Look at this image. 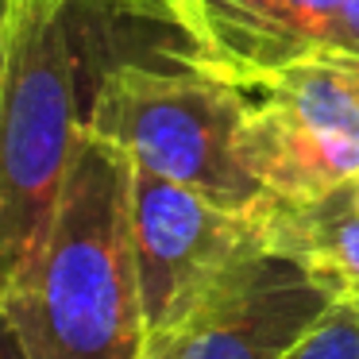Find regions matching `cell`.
Instances as JSON below:
<instances>
[{
  "instance_id": "6da1fadb",
  "label": "cell",
  "mask_w": 359,
  "mask_h": 359,
  "mask_svg": "<svg viewBox=\"0 0 359 359\" xmlns=\"http://www.w3.org/2000/svg\"><path fill=\"white\" fill-rule=\"evenodd\" d=\"M0 313L27 359L147 355L132 251V163L86 124L47 228L0 278Z\"/></svg>"
},
{
  "instance_id": "7a4b0ae2",
  "label": "cell",
  "mask_w": 359,
  "mask_h": 359,
  "mask_svg": "<svg viewBox=\"0 0 359 359\" xmlns=\"http://www.w3.org/2000/svg\"><path fill=\"white\" fill-rule=\"evenodd\" d=\"M78 0H12L0 58V278L20 266L47 228L78 147Z\"/></svg>"
},
{
  "instance_id": "3957f363",
  "label": "cell",
  "mask_w": 359,
  "mask_h": 359,
  "mask_svg": "<svg viewBox=\"0 0 359 359\" xmlns=\"http://www.w3.org/2000/svg\"><path fill=\"white\" fill-rule=\"evenodd\" d=\"M248 89L220 81L189 62L155 70L116 62L101 74L86 109V132L116 147L135 170L186 186L228 209H263V194L236 155Z\"/></svg>"
},
{
  "instance_id": "277c9868",
  "label": "cell",
  "mask_w": 359,
  "mask_h": 359,
  "mask_svg": "<svg viewBox=\"0 0 359 359\" xmlns=\"http://www.w3.org/2000/svg\"><path fill=\"white\" fill-rule=\"evenodd\" d=\"M248 93L236 155L282 205H309L359 182V55L313 50Z\"/></svg>"
},
{
  "instance_id": "5b68a950",
  "label": "cell",
  "mask_w": 359,
  "mask_h": 359,
  "mask_svg": "<svg viewBox=\"0 0 359 359\" xmlns=\"http://www.w3.org/2000/svg\"><path fill=\"white\" fill-rule=\"evenodd\" d=\"M271 205L228 209L132 166V251L147 340L178 328L248 259L271 251Z\"/></svg>"
},
{
  "instance_id": "8992f818",
  "label": "cell",
  "mask_w": 359,
  "mask_h": 359,
  "mask_svg": "<svg viewBox=\"0 0 359 359\" xmlns=\"http://www.w3.org/2000/svg\"><path fill=\"white\" fill-rule=\"evenodd\" d=\"M332 297L286 255L248 259L178 328L147 340L143 359H282Z\"/></svg>"
},
{
  "instance_id": "52a82bcc",
  "label": "cell",
  "mask_w": 359,
  "mask_h": 359,
  "mask_svg": "<svg viewBox=\"0 0 359 359\" xmlns=\"http://www.w3.org/2000/svg\"><path fill=\"white\" fill-rule=\"evenodd\" d=\"M344 0H163V24L189 43V62L240 89L325 50Z\"/></svg>"
},
{
  "instance_id": "ba28073f",
  "label": "cell",
  "mask_w": 359,
  "mask_h": 359,
  "mask_svg": "<svg viewBox=\"0 0 359 359\" xmlns=\"http://www.w3.org/2000/svg\"><path fill=\"white\" fill-rule=\"evenodd\" d=\"M271 251L286 255L332 302H359V194L344 186L309 205H271Z\"/></svg>"
},
{
  "instance_id": "9c48e42d",
  "label": "cell",
  "mask_w": 359,
  "mask_h": 359,
  "mask_svg": "<svg viewBox=\"0 0 359 359\" xmlns=\"http://www.w3.org/2000/svg\"><path fill=\"white\" fill-rule=\"evenodd\" d=\"M282 359H359V302H332Z\"/></svg>"
},
{
  "instance_id": "30bf717a",
  "label": "cell",
  "mask_w": 359,
  "mask_h": 359,
  "mask_svg": "<svg viewBox=\"0 0 359 359\" xmlns=\"http://www.w3.org/2000/svg\"><path fill=\"white\" fill-rule=\"evenodd\" d=\"M332 50H348V55H359V0H344L340 12L332 16V27H328V43Z\"/></svg>"
},
{
  "instance_id": "8fae6325",
  "label": "cell",
  "mask_w": 359,
  "mask_h": 359,
  "mask_svg": "<svg viewBox=\"0 0 359 359\" xmlns=\"http://www.w3.org/2000/svg\"><path fill=\"white\" fill-rule=\"evenodd\" d=\"M0 359H27L24 344H20V336L12 332V325H8L4 313H0Z\"/></svg>"
},
{
  "instance_id": "7c38bea8",
  "label": "cell",
  "mask_w": 359,
  "mask_h": 359,
  "mask_svg": "<svg viewBox=\"0 0 359 359\" xmlns=\"http://www.w3.org/2000/svg\"><path fill=\"white\" fill-rule=\"evenodd\" d=\"M112 8L120 12H135V16H147V20H163V0H109Z\"/></svg>"
},
{
  "instance_id": "4fadbf2b",
  "label": "cell",
  "mask_w": 359,
  "mask_h": 359,
  "mask_svg": "<svg viewBox=\"0 0 359 359\" xmlns=\"http://www.w3.org/2000/svg\"><path fill=\"white\" fill-rule=\"evenodd\" d=\"M8 20H12V0H0V58H4V43H8Z\"/></svg>"
},
{
  "instance_id": "5bb4252c",
  "label": "cell",
  "mask_w": 359,
  "mask_h": 359,
  "mask_svg": "<svg viewBox=\"0 0 359 359\" xmlns=\"http://www.w3.org/2000/svg\"><path fill=\"white\" fill-rule=\"evenodd\" d=\"M355 194H359V182H355Z\"/></svg>"
}]
</instances>
